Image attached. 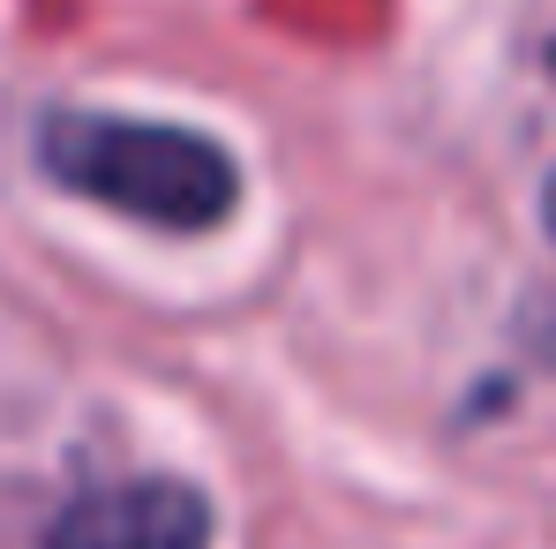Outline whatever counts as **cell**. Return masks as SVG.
I'll return each mask as SVG.
<instances>
[{
    "instance_id": "cell-2",
    "label": "cell",
    "mask_w": 556,
    "mask_h": 549,
    "mask_svg": "<svg viewBox=\"0 0 556 549\" xmlns=\"http://www.w3.org/2000/svg\"><path fill=\"white\" fill-rule=\"evenodd\" d=\"M218 512L181 474H128V482H91L76 489L38 549H211Z\"/></svg>"
},
{
    "instance_id": "cell-1",
    "label": "cell",
    "mask_w": 556,
    "mask_h": 549,
    "mask_svg": "<svg viewBox=\"0 0 556 549\" xmlns=\"http://www.w3.org/2000/svg\"><path fill=\"white\" fill-rule=\"evenodd\" d=\"M30 166L61 196L121 211L151 234H218L249 196L241 159L211 128L105 105H46L30 121Z\"/></svg>"
},
{
    "instance_id": "cell-3",
    "label": "cell",
    "mask_w": 556,
    "mask_h": 549,
    "mask_svg": "<svg viewBox=\"0 0 556 549\" xmlns=\"http://www.w3.org/2000/svg\"><path fill=\"white\" fill-rule=\"evenodd\" d=\"M542 234H549V249H556V166H549V182H542Z\"/></svg>"
}]
</instances>
